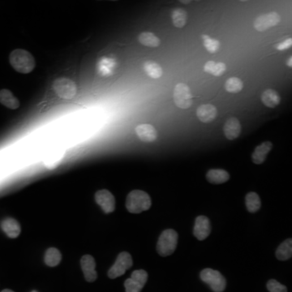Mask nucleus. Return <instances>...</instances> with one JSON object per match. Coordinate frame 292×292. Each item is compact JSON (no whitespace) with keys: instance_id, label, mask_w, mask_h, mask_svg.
<instances>
[{"instance_id":"f257e3e1","label":"nucleus","mask_w":292,"mask_h":292,"mask_svg":"<svg viewBox=\"0 0 292 292\" xmlns=\"http://www.w3.org/2000/svg\"><path fill=\"white\" fill-rule=\"evenodd\" d=\"M9 61L16 72L22 74H28L34 69L36 66L34 57L24 49H16L12 51L10 54Z\"/></svg>"},{"instance_id":"f03ea898","label":"nucleus","mask_w":292,"mask_h":292,"mask_svg":"<svg viewBox=\"0 0 292 292\" xmlns=\"http://www.w3.org/2000/svg\"><path fill=\"white\" fill-rule=\"evenodd\" d=\"M151 204L149 195L142 190L132 191L126 200V208L132 213H140L148 210Z\"/></svg>"},{"instance_id":"7ed1b4c3","label":"nucleus","mask_w":292,"mask_h":292,"mask_svg":"<svg viewBox=\"0 0 292 292\" xmlns=\"http://www.w3.org/2000/svg\"><path fill=\"white\" fill-rule=\"evenodd\" d=\"M178 234L174 230L167 229L162 232L157 243V251L162 257L172 255L176 249Z\"/></svg>"},{"instance_id":"20e7f679","label":"nucleus","mask_w":292,"mask_h":292,"mask_svg":"<svg viewBox=\"0 0 292 292\" xmlns=\"http://www.w3.org/2000/svg\"><path fill=\"white\" fill-rule=\"evenodd\" d=\"M52 88L58 97L65 100L72 99L77 93V85L67 77H59L55 80Z\"/></svg>"},{"instance_id":"39448f33","label":"nucleus","mask_w":292,"mask_h":292,"mask_svg":"<svg viewBox=\"0 0 292 292\" xmlns=\"http://www.w3.org/2000/svg\"><path fill=\"white\" fill-rule=\"evenodd\" d=\"M201 279L207 283L214 292H223L225 290L227 282L220 272L212 269H204L201 272Z\"/></svg>"},{"instance_id":"423d86ee","label":"nucleus","mask_w":292,"mask_h":292,"mask_svg":"<svg viewBox=\"0 0 292 292\" xmlns=\"http://www.w3.org/2000/svg\"><path fill=\"white\" fill-rule=\"evenodd\" d=\"M173 97L175 104L180 109H188L193 105V94L186 84H177L174 88Z\"/></svg>"},{"instance_id":"0eeeda50","label":"nucleus","mask_w":292,"mask_h":292,"mask_svg":"<svg viewBox=\"0 0 292 292\" xmlns=\"http://www.w3.org/2000/svg\"><path fill=\"white\" fill-rule=\"evenodd\" d=\"M132 264L133 262H132V256L127 252H122L118 254L116 262L108 271L109 278L114 279L120 277L121 275L125 274L127 269H130L132 266Z\"/></svg>"},{"instance_id":"6e6552de","label":"nucleus","mask_w":292,"mask_h":292,"mask_svg":"<svg viewBox=\"0 0 292 292\" xmlns=\"http://www.w3.org/2000/svg\"><path fill=\"white\" fill-rule=\"evenodd\" d=\"M148 279V274L146 270L138 269L132 272L131 278L124 283L126 292H141Z\"/></svg>"},{"instance_id":"1a4fd4ad","label":"nucleus","mask_w":292,"mask_h":292,"mask_svg":"<svg viewBox=\"0 0 292 292\" xmlns=\"http://www.w3.org/2000/svg\"><path fill=\"white\" fill-rule=\"evenodd\" d=\"M280 21L281 16L277 12H272L258 16L254 21L253 26L258 32H264L268 30L269 28L278 26Z\"/></svg>"},{"instance_id":"9d476101","label":"nucleus","mask_w":292,"mask_h":292,"mask_svg":"<svg viewBox=\"0 0 292 292\" xmlns=\"http://www.w3.org/2000/svg\"><path fill=\"white\" fill-rule=\"evenodd\" d=\"M95 201L106 213H112L116 209V199L113 194L108 190L102 189L97 191L95 194Z\"/></svg>"},{"instance_id":"9b49d317","label":"nucleus","mask_w":292,"mask_h":292,"mask_svg":"<svg viewBox=\"0 0 292 292\" xmlns=\"http://www.w3.org/2000/svg\"><path fill=\"white\" fill-rule=\"evenodd\" d=\"M211 232L210 222L205 216H198L195 222L193 234L199 240H204L209 236Z\"/></svg>"},{"instance_id":"f8f14e48","label":"nucleus","mask_w":292,"mask_h":292,"mask_svg":"<svg viewBox=\"0 0 292 292\" xmlns=\"http://www.w3.org/2000/svg\"><path fill=\"white\" fill-rule=\"evenodd\" d=\"M81 265L85 278L87 282L92 283L97 279V274L96 272V262L94 258L90 255L82 257L81 260Z\"/></svg>"},{"instance_id":"ddd939ff","label":"nucleus","mask_w":292,"mask_h":292,"mask_svg":"<svg viewBox=\"0 0 292 292\" xmlns=\"http://www.w3.org/2000/svg\"><path fill=\"white\" fill-rule=\"evenodd\" d=\"M136 134L142 142H153L158 138V132L156 128L148 123L139 124L135 128Z\"/></svg>"},{"instance_id":"4468645a","label":"nucleus","mask_w":292,"mask_h":292,"mask_svg":"<svg viewBox=\"0 0 292 292\" xmlns=\"http://www.w3.org/2000/svg\"><path fill=\"white\" fill-rule=\"evenodd\" d=\"M223 131L227 140L233 141L238 138L241 133V124L239 119L234 117L228 118L223 126Z\"/></svg>"},{"instance_id":"2eb2a0df","label":"nucleus","mask_w":292,"mask_h":292,"mask_svg":"<svg viewBox=\"0 0 292 292\" xmlns=\"http://www.w3.org/2000/svg\"><path fill=\"white\" fill-rule=\"evenodd\" d=\"M217 116H218V110L213 105H202L197 108V118L202 123H210L215 119Z\"/></svg>"},{"instance_id":"dca6fc26","label":"nucleus","mask_w":292,"mask_h":292,"mask_svg":"<svg viewBox=\"0 0 292 292\" xmlns=\"http://www.w3.org/2000/svg\"><path fill=\"white\" fill-rule=\"evenodd\" d=\"M273 148V144L271 142H264L260 146H257L253 151L252 159L255 164H262L265 160L268 153L270 152Z\"/></svg>"},{"instance_id":"f3484780","label":"nucleus","mask_w":292,"mask_h":292,"mask_svg":"<svg viewBox=\"0 0 292 292\" xmlns=\"http://www.w3.org/2000/svg\"><path fill=\"white\" fill-rule=\"evenodd\" d=\"M1 227L5 234L12 239L17 238L21 234V225L14 218H5L1 223Z\"/></svg>"},{"instance_id":"a211bd4d","label":"nucleus","mask_w":292,"mask_h":292,"mask_svg":"<svg viewBox=\"0 0 292 292\" xmlns=\"http://www.w3.org/2000/svg\"><path fill=\"white\" fill-rule=\"evenodd\" d=\"M261 99L263 104L269 108H274L280 104L281 97L273 88H267L262 93Z\"/></svg>"},{"instance_id":"6ab92c4d","label":"nucleus","mask_w":292,"mask_h":292,"mask_svg":"<svg viewBox=\"0 0 292 292\" xmlns=\"http://www.w3.org/2000/svg\"><path fill=\"white\" fill-rule=\"evenodd\" d=\"M0 103L8 109L16 110L20 107L19 101L14 94L7 88H2L0 90Z\"/></svg>"},{"instance_id":"aec40b11","label":"nucleus","mask_w":292,"mask_h":292,"mask_svg":"<svg viewBox=\"0 0 292 292\" xmlns=\"http://www.w3.org/2000/svg\"><path fill=\"white\" fill-rule=\"evenodd\" d=\"M207 180L213 184H220L229 180L230 175L223 169H211L206 174Z\"/></svg>"},{"instance_id":"412c9836","label":"nucleus","mask_w":292,"mask_h":292,"mask_svg":"<svg viewBox=\"0 0 292 292\" xmlns=\"http://www.w3.org/2000/svg\"><path fill=\"white\" fill-rule=\"evenodd\" d=\"M138 41L145 47L156 48L161 44V40L154 33L151 32H143L138 36Z\"/></svg>"},{"instance_id":"4be33fe9","label":"nucleus","mask_w":292,"mask_h":292,"mask_svg":"<svg viewBox=\"0 0 292 292\" xmlns=\"http://www.w3.org/2000/svg\"><path fill=\"white\" fill-rule=\"evenodd\" d=\"M292 257V239H286L278 246L276 251V258L279 261H287Z\"/></svg>"},{"instance_id":"5701e85b","label":"nucleus","mask_w":292,"mask_h":292,"mask_svg":"<svg viewBox=\"0 0 292 292\" xmlns=\"http://www.w3.org/2000/svg\"><path fill=\"white\" fill-rule=\"evenodd\" d=\"M227 65L223 62L216 63L213 61H208L204 66V71L214 77H220L226 72Z\"/></svg>"},{"instance_id":"b1692460","label":"nucleus","mask_w":292,"mask_h":292,"mask_svg":"<svg viewBox=\"0 0 292 292\" xmlns=\"http://www.w3.org/2000/svg\"><path fill=\"white\" fill-rule=\"evenodd\" d=\"M143 69L146 74L153 79H158L163 74L162 67L154 61H146L143 65Z\"/></svg>"},{"instance_id":"393cba45","label":"nucleus","mask_w":292,"mask_h":292,"mask_svg":"<svg viewBox=\"0 0 292 292\" xmlns=\"http://www.w3.org/2000/svg\"><path fill=\"white\" fill-rule=\"evenodd\" d=\"M172 23L175 27L182 29L186 26L188 20V13L183 8H175L172 11Z\"/></svg>"},{"instance_id":"a878e982","label":"nucleus","mask_w":292,"mask_h":292,"mask_svg":"<svg viewBox=\"0 0 292 292\" xmlns=\"http://www.w3.org/2000/svg\"><path fill=\"white\" fill-rule=\"evenodd\" d=\"M62 255L60 252L56 248H50L45 254V263L48 266L54 267L60 263Z\"/></svg>"},{"instance_id":"bb28decb","label":"nucleus","mask_w":292,"mask_h":292,"mask_svg":"<svg viewBox=\"0 0 292 292\" xmlns=\"http://www.w3.org/2000/svg\"><path fill=\"white\" fill-rule=\"evenodd\" d=\"M246 206L250 213H256L262 205L259 196L256 193H249L246 196Z\"/></svg>"},{"instance_id":"cd10ccee","label":"nucleus","mask_w":292,"mask_h":292,"mask_svg":"<svg viewBox=\"0 0 292 292\" xmlns=\"http://www.w3.org/2000/svg\"><path fill=\"white\" fill-rule=\"evenodd\" d=\"M243 83L238 77H231L226 81L225 89L231 93H238L243 89Z\"/></svg>"},{"instance_id":"c85d7f7f","label":"nucleus","mask_w":292,"mask_h":292,"mask_svg":"<svg viewBox=\"0 0 292 292\" xmlns=\"http://www.w3.org/2000/svg\"><path fill=\"white\" fill-rule=\"evenodd\" d=\"M202 42L204 48L209 51V53L215 54L220 50L221 43L218 40L213 39L208 35H202Z\"/></svg>"},{"instance_id":"c756f323","label":"nucleus","mask_w":292,"mask_h":292,"mask_svg":"<svg viewBox=\"0 0 292 292\" xmlns=\"http://www.w3.org/2000/svg\"><path fill=\"white\" fill-rule=\"evenodd\" d=\"M63 157V153H56L49 156L45 161V165L48 169H54L58 166Z\"/></svg>"},{"instance_id":"7c9ffc66","label":"nucleus","mask_w":292,"mask_h":292,"mask_svg":"<svg viewBox=\"0 0 292 292\" xmlns=\"http://www.w3.org/2000/svg\"><path fill=\"white\" fill-rule=\"evenodd\" d=\"M267 289L269 292H288V288L275 279H270L267 283Z\"/></svg>"},{"instance_id":"2f4dec72","label":"nucleus","mask_w":292,"mask_h":292,"mask_svg":"<svg viewBox=\"0 0 292 292\" xmlns=\"http://www.w3.org/2000/svg\"><path fill=\"white\" fill-rule=\"evenodd\" d=\"M291 47H292V37H288L287 39L284 40L283 42L278 43V44L276 46V49H277L278 51H286V50L290 49Z\"/></svg>"},{"instance_id":"473e14b6","label":"nucleus","mask_w":292,"mask_h":292,"mask_svg":"<svg viewBox=\"0 0 292 292\" xmlns=\"http://www.w3.org/2000/svg\"><path fill=\"white\" fill-rule=\"evenodd\" d=\"M287 66L289 67H292V56H291L290 58H288V60H287V63H286Z\"/></svg>"},{"instance_id":"72a5a7b5","label":"nucleus","mask_w":292,"mask_h":292,"mask_svg":"<svg viewBox=\"0 0 292 292\" xmlns=\"http://www.w3.org/2000/svg\"><path fill=\"white\" fill-rule=\"evenodd\" d=\"M1 292H14L13 291L9 290V289H5V290L2 291Z\"/></svg>"},{"instance_id":"f704fd0d","label":"nucleus","mask_w":292,"mask_h":292,"mask_svg":"<svg viewBox=\"0 0 292 292\" xmlns=\"http://www.w3.org/2000/svg\"><path fill=\"white\" fill-rule=\"evenodd\" d=\"M181 2H182V3H184V4H187V3L191 2V1H181Z\"/></svg>"},{"instance_id":"c9c22d12","label":"nucleus","mask_w":292,"mask_h":292,"mask_svg":"<svg viewBox=\"0 0 292 292\" xmlns=\"http://www.w3.org/2000/svg\"><path fill=\"white\" fill-rule=\"evenodd\" d=\"M32 292H37V291H32Z\"/></svg>"}]
</instances>
